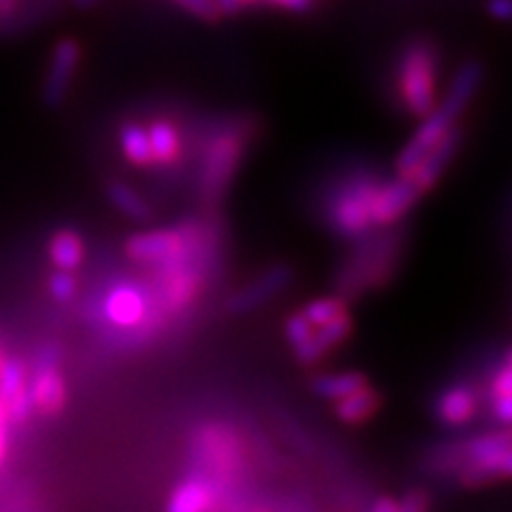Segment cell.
I'll return each instance as SVG.
<instances>
[{"label":"cell","mask_w":512,"mask_h":512,"mask_svg":"<svg viewBox=\"0 0 512 512\" xmlns=\"http://www.w3.org/2000/svg\"><path fill=\"white\" fill-rule=\"evenodd\" d=\"M484 69L477 60H467L458 67V72L453 74L451 86L444 95V100L439 102L434 110L422 117V121L415 136L408 140L406 147L401 150L399 159H396V174L408 176L415 166L420 164V159L437 145V140L444 136L448 128H453L460 114L465 112V107L470 105L475 93L479 91V83H482Z\"/></svg>","instance_id":"obj_1"},{"label":"cell","mask_w":512,"mask_h":512,"mask_svg":"<svg viewBox=\"0 0 512 512\" xmlns=\"http://www.w3.org/2000/svg\"><path fill=\"white\" fill-rule=\"evenodd\" d=\"M439 57L430 41H413L399 57V93L408 114L427 117L437 107Z\"/></svg>","instance_id":"obj_2"},{"label":"cell","mask_w":512,"mask_h":512,"mask_svg":"<svg viewBox=\"0 0 512 512\" xmlns=\"http://www.w3.org/2000/svg\"><path fill=\"white\" fill-rule=\"evenodd\" d=\"M375 181L356 178L337 192L330 204V226L342 238H361L373 228L370 219V197H373Z\"/></svg>","instance_id":"obj_3"},{"label":"cell","mask_w":512,"mask_h":512,"mask_svg":"<svg viewBox=\"0 0 512 512\" xmlns=\"http://www.w3.org/2000/svg\"><path fill=\"white\" fill-rule=\"evenodd\" d=\"M29 392L34 411L46 418L62 413L67 406V382L60 370V349L55 344H46L38 351L34 370L29 375Z\"/></svg>","instance_id":"obj_4"},{"label":"cell","mask_w":512,"mask_h":512,"mask_svg":"<svg viewBox=\"0 0 512 512\" xmlns=\"http://www.w3.org/2000/svg\"><path fill=\"white\" fill-rule=\"evenodd\" d=\"M81 64V43L72 36H64L50 50V60L46 67V79L41 86V100L50 110H57L67 100L72 88L76 69Z\"/></svg>","instance_id":"obj_5"},{"label":"cell","mask_w":512,"mask_h":512,"mask_svg":"<svg viewBox=\"0 0 512 512\" xmlns=\"http://www.w3.org/2000/svg\"><path fill=\"white\" fill-rule=\"evenodd\" d=\"M242 150H245V136L240 131H226L211 140L202 169V192L209 200L219 197L228 185L230 176L238 169Z\"/></svg>","instance_id":"obj_6"},{"label":"cell","mask_w":512,"mask_h":512,"mask_svg":"<svg viewBox=\"0 0 512 512\" xmlns=\"http://www.w3.org/2000/svg\"><path fill=\"white\" fill-rule=\"evenodd\" d=\"M420 195V188L408 176H396L392 181L377 183L373 197H370V219H373V226H394L420 200Z\"/></svg>","instance_id":"obj_7"},{"label":"cell","mask_w":512,"mask_h":512,"mask_svg":"<svg viewBox=\"0 0 512 512\" xmlns=\"http://www.w3.org/2000/svg\"><path fill=\"white\" fill-rule=\"evenodd\" d=\"M0 403L10 422L22 425L34 413V401L29 392V373L19 358H8L3 370H0Z\"/></svg>","instance_id":"obj_8"},{"label":"cell","mask_w":512,"mask_h":512,"mask_svg":"<svg viewBox=\"0 0 512 512\" xmlns=\"http://www.w3.org/2000/svg\"><path fill=\"white\" fill-rule=\"evenodd\" d=\"M190 242V230H145L126 240V254L140 264L171 259Z\"/></svg>","instance_id":"obj_9"},{"label":"cell","mask_w":512,"mask_h":512,"mask_svg":"<svg viewBox=\"0 0 512 512\" xmlns=\"http://www.w3.org/2000/svg\"><path fill=\"white\" fill-rule=\"evenodd\" d=\"M460 140H463V131L456 126L448 128L444 136L437 140V145H434L432 150L420 159V164L415 166L411 174H408V178L418 185L420 192H427L434 183L439 181L441 174L446 171V166L451 164L453 157H456Z\"/></svg>","instance_id":"obj_10"},{"label":"cell","mask_w":512,"mask_h":512,"mask_svg":"<svg viewBox=\"0 0 512 512\" xmlns=\"http://www.w3.org/2000/svg\"><path fill=\"white\" fill-rule=\"evenodd\" d=\"M102 309L114 328L133 330L147 318V297L136 285H117L107 292Z\"/></svg>","instance_id":"obj_11"},{"label":"cell","mask_w":512,"mask_h":512,"mask_svg":"<svg viewBox=\"0 0 512 512\" xmlns=\"http://www.w3.org/2000/svg\"><path fill=\"white\" fill-rule=\"evenodd\" d=\"M351 330H354V320H351L349 313H344V316L330 320V323L320 325V328H313L311 337L294 349V356L304 366L318 363L325 354H330L332 349L339 347L351 335Z\"/></svg>","instance_id":"obj_12"},{"label":"cell","mask_w":512,"mask_h":512,"mask_svg":"<svg viewBox=\"0 0 512 512\" xmlns=\"http://www.w3.org/2000/svg\"><path fill=\"white\" fill-rule=\"evenodd\" d=\"M290 275L292 273L287 266L271 268V271L259 275L252 285H247L245 290L233 294L228 302V309L233 313H247V311L256 309V306L268 302V299L275 297V294L283 290V287H287V283H290Z\"/></svg>","instance_id":"obj_13"},{"label":"cell","mask_w":512,"mask_h":512,"mask_svg":"<svg viewBox=\"0 0 512 512\" xmlns=\"http://www.w3.org/2000/svg\"><path fill=\"white\" fill-rule=\"evenodd\" d=\"M477 413V396L465 384H453L437 399V415L448 427L467 425Z\"/></svg>","instance_id":"obj_14"},{"label":"cell","mask_w":512,"mask_h":512,"mask_svg":"<svg viewBox=\"0 0 512 512\" xmlns=\"http://www.w3.org/2000/svg\"><path fill=\"white\" fill-rule=\"evenodd\" d=\"M200 458L202 463H207L209 467H214V470L219 472H233L240 467V456H238V444H235V439L226 434L223 430H216V427H211L207 430L204 437H200Z\"/></svg>","instance_id":"obj_15"},{"label":"cell","mask_w":512,"mask_h":512,"mask_svg":"<svg viewBox=\"0 0 512 512\" xmlns=\"http://www.w3.org/2000/svg\"><path fill=\"white\" fill-rule=\"evenodd\" d=\"M214 505V486L209 477L195 475L181 482L171 494L166 508L171 512H200Z\"/></svg>","instance_id":"obj_16"},{"label":"cell","mask_w":512,"mask_h":512,"mask_svg":"<svg viewBox=\"0 0 512 512\" xmlns=\"http://www.w3.org/2000/svg\"><path fill=\"white\" fill-rule=\"evenodd\" d=\"M48 256L53 261L55 268L60 271H79L83 264V256H86V242L76 230L62 228L53 233V238L48 240Z\"/></svg>","instance_id":"obj_17"},{"label":"cell","mask_w":512,"mask_h":512,"mask_svg":"<svg viewBox=\"0 0 512 512\" xmlns=\"http://www.w3.org/2000/svg\"><path fill=\"white\" fill-rule=\"evenodd\" d=\"M147 136H150L152 147V162L157 166H174L181 159L183 143L178 128L166 119H157L155 124L147 126Z\"/></svg>","instance_id":"obj_18"},{"label":"cell","mask_w":512,"mask_h":512,"mask_svg":"<svg viewBox=\"0 0 512 512\" xmlns=\"http://www.w3.org/2000/svg\"><path fill=\"white\" fill-rule=\"evenodd\" d=\"M498 477H512V446L491 453V456L472 460V463L463 465V472H460V482L467 486L486 484Z\"/></svg>","instance_id":"obj_19"},{"label":"cell","mask_w":512,"mask_h":512,"mask_svg":"<svg viewBox=\"0 0 512 512\" xmlns=\"http://www.w3.org/2000/svg\"><path fill=\"white\" fill-rule=\"evenodd\" d=\"M380 411V394L370 384L335 401V415L347 425H361Z\"/></svg>","instance_id":"obj_20"},{"label":"cell","mask_w":512,"mask_h":512,"mask_svg":"<svg viewBox=\"0 0 512 512\" xmlns=\"http://www.w3.org/2000/svg\"><path fill=\"white\" fill-rule=\"evenodd\" d=\"M368 377L363 373H356V370H344V373H325V375H316L311 380V389L313 394H318L320 399H330L337 401L342 396H347L356 389L366 387Z\"/></svg>","instance_id":"obj_21"},{"label":"cell","mask_w":512,"mask_h":512,"mask_svg":"<svg viewBox=\"0 0 512 512\" xmlns=\"http://www.w3.org/2000/svg\"><path fill=\"white\" fill-rule=\"evenodd\" d=\"M119 145L124 157L133 166H152V147H150V136H147V128L136 124V121H126L124 126L119 128Z\"/></svg>","instance_id":"obj_22"},{"label":"cell","mask_w":512,"mask_h":512,"mask_svg":"<svg viewBox=\"0 0 512 512\" xmlns=\"http://www.w3.org/2000/svg\"><path fill=\"white\" fill-rule=\"evenodd\" d=\"M107 200L112 202V207L121 211L126 219L136 221V223H150L152 221V209L143 197L138 195L131 185L114 181L107 185Z\"/></svg>","instance_id":"obj_23"},{"label":"cell","mask_w":512,"mask_h":512,"mask_svg":"<svg viewBox=\"0 0 512 512\" xmlns=\"http://www.w3.org/2000/svg\"><path fill=\"white\" fill-rule=\"evenodd\" d=\"M510 446H512V430L482 434V437L470 439V441H465V444H460L458 448H453V456H458L460 463L467 465V463H472V460L491 456V453H498V451H503V448H510Z\"/></svg>","instance_id":"obj_24"},{"label":"cell","mask_w":512,"mask_h":512,"mask_svg":"<svg viewBox=\"0 0 512 512\" xmlns=\"http://www.w3.org/2000/svg\"><path fill=\"white\" fill-rule=\"evenodd\" d=\"M304 316L309 318V323L313 328H320V325L330 323V320H335L339 316H344L347 311V302H344L342 297H320V299H313L304 306Z\"/></svg>","instance_id":"obj_25"},{"label":"cell","mask_w":512,"mask_h":512,"mask_svg":"<svg viewBox=\"0 0 512 512\" xmlns=\"http://www.w3.org/2000/svg\"><path fill=\"white\" fill-rule=\"evenodd\" d=\"M48 290H50V294H53V299H57V302L67 304L76 297L79 285H76V278L72 271H60V268H57V271L50 275Z\"/></svg>","instance_id":"obj_26"},{"label":"cell","mask_w":512,"mask_h":512,"mask_svg":"<svg viewBox=\"0 0 512 512\" xmlns=\"http://www.w3.org/2000/svg\"><path fill=\"white\" fill-rule=\"evenodd\" d=\"M313 332V325L309 323V318L304 316V311H294L290 318H287L285 323V339L287 344H290L292 351L299 347V344H304L306 339L311 337Z\"/></svg>","instance_id":"obj_27"},{"label":"cell","mask_w":512,"mask_h":512,"mask_svg":"<svg viewBox=\"0 0 512 512\" xmlns=\"http://www.w3.org/2000/svg\"><path fill=\"white\" fill-rule=\"evenodd\" d=\"M174 3L185 12H190V15L207 19V22H216V19L221 17V10L219 5H216V0H174Z\"/></svg>","instance_id":"obj_28"},{"label":"cell","mask_w":512,"mask_h":512,"mask_svg":"<svg viewBox=\"0 0 512 512\" xmlns=\"http://www.w3.org/2000/svg\"><path fill=\"white\" fill-rule=\"evenodd\" d=\"M491 411H494V418L501 422V425L512 427V394H496L491 399Z\"/></svg>","instance_id":"obj_29"},{"label":"cell","mask_w":512,"mask_h":512,"mask_svg":"<svg viewBox=\"0 0 512 512\" xmlns=\"http://www.w3.org/2000/svg\"><path fill=\"white\" fill-rule=\"evenodd\" d=\"M401 503V512H420L430 508V498H427L422 491H411Z\"/></svg>","instance_id":"obj_30"},{"label":"cell","mask_w":512,"mask_h":512,"mask_svg":"<svg viewBox=\"0 0 512 512\" xmlns=\"http://www.w3.org/2000/svg\"><path fill=\"white\" fill-rule=\"evenodd\" d=\"M486 10L498 22H512V0H489Z\"/></svg>","instance_id":"obj_31"},{"label":"cell","mask_w":512,"mask_h":512,"mask_svg":"<svg viewBox=\"0 0 512 512\" xmlns=\"http://www.w3.org/2000/svg\"><path fill=\"white\" fill-rule=\"evenodd\" d=\"M10 418L5 413L3 403H0V465L5 463V456H8V444H10Z\"/></svg>","instance_id":"obj_32"},{"label":"cell","mask_w":512,"mask_h":512,"mask_svg":"<svg viewBox=\"0 0 512 512\" xmlns=\"http://www.w3.org/2000/svg\"><path fill=\"white\" fill-rule=\"evenodd\" d=\"M494 392L496 394H512V366H505L498 370L494 377Z\"/></svg>","instance_id":"obj_33"},{"label":"cell","mask_w":512,"mask_h":512,"mask_svg":"<svg viewBox=\"0 0 512 512\" xmlns=\"http://www.w3.org/2000/svg\"><path fill=\"white\" fill-rule=\"evenodd\" d=\"M266 3L278 5V8H285V10H292V12H304V10L311 8L313 0H266Z\"/></svg>","instance_id":"obj_34"},{"label":"cell","mask_w":512,"mask_h":512,"mask_svg":"<svg viewBox=\"0 0 512 512\" xmlns=\"http://www.w3.org/2000/svg\"><path fill=\"white\" fill-rule=\"evenodd\" d=\"M375 512H401V503L394 501V498H380V501L373 503Z\"/></svg>","instance_id":"obj_35"},{"label":"cell","mask_w":512,"mask_h":512,"mask_svg":"<svg viewBox=\"0 0 512 512\" xmlns=\"http://www.w3.org/2000/svg\"><path fill=\"white\" fill-rule=\"evenodd\" d=\"M216 5H219L221 15H233L245 5V0H216Z\"/></svg>","instance_id":"obj_36"},{"label":"cell","mask_w":512,"mask_h":512,"mask_svg":"<svg viewBox=\"0 0 512 512\" xmlns=\"http://www.w3.org/2000/svg\"><path fill=\"white\" fill-rule=\"evenodd\" d=\"M19 8V0H0V17H12Z\"/></svg>","instance_id":"obj_37"},{"label":"cell","mask_w":512,"mask_h":512,"mask_svg":"<svg viewBox=\"0 0 512 512\" xmlns=\"http://www.w3.org/2000/svg\"><path fill=\"white\" fill-rule=\"evenodd\" d=\"M72 3H74L76 10H91L100 3V0H72Z\"/></svg>","instance_id":"obj_38"},{"label":"cell","mask_w":512,"mask_h":512,"mask_svg":"<svg viewBox=\"0 0 512 512\" xmlns=\"http://www.w3.org/2000/svg\"><path fill=\"white\" fill-rule=\"evenodd\" d=\"M5 361H8V356H5V349H3V344H0V370H3Z\"/></svg>","instance_id":"obj_39"},{"label":"cell","mask_w":512,"mask_h":512,"mask_svg":"<svg viewBox=\"0 0 512 512\" xmlns=\"http://www.w3.org/2000/svg\"><path fill=\"white\" fill-rule=\"evenodd\" d=\"M505 363H508V366H512V349H508V354H505Z\"/></svg>","instance_id":"obj_40"},{"label":"cell","mask_w":512,"mask_h":512,"mask_svg":"<svg viewBox=\"0 0 512 512\" xmlns=\"http://www.w3.org/2000/svg\"><path fill=\"white\" fill-rule=\"evenodd\" d=\"M245 3H256V0H245Z\"/></svg>","instance_id":"obj_41"}]
</instances>
